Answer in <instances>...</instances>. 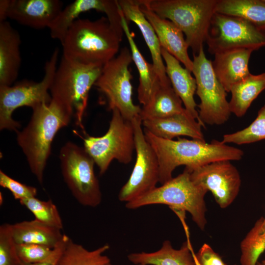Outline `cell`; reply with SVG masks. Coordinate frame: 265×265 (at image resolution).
I'll return each mask as SVG.
<instances>
[{
    "label": "cell",
    "mask_w": 265,
    "mask_h": 265,
    "mask_svg": "<svg viewBox=\"0 0 265 265\" xmlns=\"http://www.w3.org/2000/svg\"><path fill=\"white\" fill-rule=\"evenodd\" d=\"M145 138L156 153L159 163L161 185L171 179L177 167L185 165L190 172L204 165L221 160H239L241 150L212 140L210 143L197 139L178 137L176 140L158 137L143 129Z\"/></svg>",
    "instance_id": "cell-1"
},
{
    "label": "cell",
    "mask_w": 265,
    "mask_h": 265,
    "mask_svg": "<svg viewBox=\"0 0 265 265\" xmlns=\"http://www.w3.org/2000/svg\"><path fill=\"white\" fill-rule=\"evenodd\" d=\"M27 125L17 132V141L25 155L31 172L42 185L53 140L59 130L70 123L74 111L52 99L32 108Z\"/></svg>",
    "instance_id": "cell-2"
},
{
    "label": "cell",
    "mask_w": 265,
    "mask_h": 265,
    "mask_svg": "<svg viewBox=\"0 0 265 265\" xmlns=\"http://www.w3.org/2000/svg\"><path fill=\"white\" fill-rule=\"evenodd\" d=\"M122 37L106 17L94 21L78 19L61 44L62 56L83 64L104 66L119 52Z\"/></svg>",
    "instance_id": "cell-3"
},
{
    "label": "cell",
    "mask_w": 265,
    "mask_h": 265,
    "mask_svg": "<svg viewBox=\"0 0 265 265\" xmlns=\"http://www.w3.org/2000/svg\"><path fill=\"white\" fill-rule=\"evenodd\" d=\"M160 18L173 22L197 54L204 48L217 0H137Z\"/></svg>",
    "instance_id": "cell-4"
},
{
    "label": "cell",
    "mask_w": 265,
    "mask_h": 265,
    "mask_svg": "<svg viewBox=\"0 0 265 265\" xmlns=\"http://www.w3.org/2000/svg\"><path fill=\"white\" fill-rule=\"evenodd\" d=\"M208 191L191 179L190 172L186 168L181 174L156 187L143 196L126 203L129 209L162 204L177 212H188L193 221L202 230L207 223L205 196Z\"/></svg>",
    "instance_id": "cell-5"
},
{
    "label": "cell",
    "mask_w": 265,
    "mask_h": 265,
    "mask_svg": "<svg viewBox=\"0 0 265 265\" xmlns=\"http://www.w3.org/2000/svg\"><path fill=\"white\" fill-rule=\"evenodd\" d=\"M103 66L76 62L63 56L50 89L51 96L74 111L76 124L82 130V120L91 87Z\"/></svg>",
    "instance_id": "cell-6"
},
{
    "label": "cell",
    "mask_w": 265,
    "mask_h": 265,
    "mask_svg": "<svg viewBox=\"0 0 265 265\" xmlns=\"http://www.w3.org/2000/svg\"><path fill=\"white\" fill-rule=\"evenodd\" d=\"M59 50H54L45 65L44 76L39 82L24 80L13 85H0V130L18 131L21 127L12 115L17 108L26 106L31 108L42 103L49 104V93L57 69Z\"/></svg>",
    "instance_id": "cell-7"
},
{
    "label": "cell",
    "mask_w": 265,
    "mask_h": 265,
    "mask_svg": "<svg viewBox=\"0 0 265 265\" xmlns=\"http://www.w3.org/2000/svg\"><path fill=\"white\" fill-rule=\"evenodd\" d=\"M83 147L104 174L114 159L128 164L132 159L135 150L133 127L132 121L125 119L119 110H112L106 132L101 136L86 135L82 138Z\"/></svg>",
    "instance_id": "cell-8"
},
{
    "label": "cell",
    "mask_w": 265,
    "mask_h": 265,
    "mask_svg": "<svg viewBox=\"0 0 265 265\" xmlns=\"http://www.w3.org/2000/svg\"><path fill=\"white\" fill-rule=\"evenodd\" d=\"M59 157L64 181L75 199L83 206H99L102 194L95 163L84 147L68 141L61 148Z\"/></svg>",
    "instance_id": "cell-9"
},
{
    "label": "cell",
    "mask_w": 265,
    "mask_h": 265,
    "mask_svg": "<svg viewBox=\"0 0 265 265\" xmlns=\"http://www.w3.org/2000/svg\"><path fill=\"white\" fill-rule=\"evenodd\" d=\"M133 61L127 47L103 67L94 85L106 97L109 110L117 109L123 117L129 121L140 116L141 108L132 100V78L129 66Z\"/></svg>",
    "instance_id": "cell-10"
},
{
    "label": "cell",
    "mask_w": 265,
    "mask_h": 265,
    "mask_svg": "<svg viewBox=\"0 0 265 265\" xmlns=\"http://www.w3.org/2000/svg\"><path fill=\"white\" fill-rule=\"evenodd\" d=\"M193 56L191 73L196 81V93L200 100L198 106L200 122L204 127L205 124L222 125L228 120L231 113L227 92L217 78L212 61L206 57L204 48Z\"/></svg>",
    "instance_id": "cell-11"
},
{
    "label": "cell",
    "mask_w": 265,
    "mask_h": 265,
    "mask_svg": "<svg viewBox=\"0 0 265 265\" xmlns=\"http://www.w3.org/2000/svg\"><path fill=\"white\" fill-rule=\"evenodd\" d=\"M206 43L213 55L238 49L254 51L265 47V30L243 18L215 12Z\"/></svg>",
    "instance_id": "cell-12"
},
{
    "label": "cell",
    "mask_w": 265,
    "mask_h": 265,
    "mask_svg": "<svg viewBox=\"0 0 265 265\" xmlns=\"http://www.w3.org/2000/svg\"><path fill=\"white\" fill-rule=\"evenodd\" d=\"M132 123L134 130L136 158L130 178L118 194L119 200L126 203L152 190L157 187L159 179L158 159L145 138L142 120L138 116L134 118Z\"/></svg>",
    "instance_id": "cell-13"
},
{
    "label": "cell",
    "mask_w": 265,
    "mask_h": 265,
    "mask_svg": "<svg viewBox=\"0 0 265 265\" xmlns=\"http://www.w3.org/2000/svg\"><path fill=\"white\" fill-rule=\"evenodd\" d=\"M192 181L210 191L222 209L230 206L238 196L241 185L239 172L230 160L210 163L190 172Z\"/></svg>",
    "instance_id": "cell-14"
},
{
    "label": "cell",
    "mask_w": 265,
    "mask_h": 265,
    "mask_svg": "<svg viewBox=\"0 0 265 265\" xmlns=\"http://www.w3.org/2000/svg\"><path fill=\"white\" fill-rule=\"evenodd\" d=\"M62 7L58 0H10L7 17L35 29L49 28Z\"/></svg>",
    "instance_id": "cell-15"
},
{
    "label": "cell",
    "mask_w": 265,
    "mask_h": 265,
    "mask_svg": "<svg viewBox=\"0 0 265 265\" xmlns=\"http://www.w3.org/2000/svg\"><path fill=\"white\" fill-rule=\"evenodd\" d=\"M139 6L144 15L154 28L161 47L191 72L193 61L188 55L189 47L183 32L170 20L160 18L143 5L139 4Z\"/></svg>",
    "instance_id": "cell-16"
},
{
    "label": "cell",
    "mask_w": 265,
    "mask_h": 265,
    "mask_svg": "<svg viewBox=\"0 0 265 265\" xmlns=\"http://www.w3.org/2000/svg\"><path fill=\"white\" fill-rule=\"evenodd\" d=\"M119 5L127 22H133L139 28L150 51L152 64L164 85H171L165 70L161 46L155 31L141 11L137 0H119Z\"/></svg>",
    "instance_id": "cell-17"
},
{
    "label": "cell",
    "mask_w": 265,
    "mask_h": 265,
    "mask_svg": "<svg viewBox=\"0 0 265 265\" xmlns=\"http://www.w3.org/2000/svg\"><path fill=\"white\" fill-rule=\"evenodd\" d=\"M142 125L144 129L159 138L172 140L186 136L206 141L202 131V125L186 109L168 117L143 120Z\"/></svg>",
    "instance_id": "cell-18"
},
{
    "label": "cell",
    "mask_w": 265,
    "mask_h": 265,
    "mask_svg": "<svg viewBox=\"0 0 265 265\" xmlns=\"http://www.w3.org/2000/svg\"><path fill=\"white\" fill-rule=\"evenodd\" d=\"M252 50L238 49L214 54L212 61L214 72L227 92L251 73L248 64Z\"/></svg>",
    "instance_id": "cell-19"
},
{
    "label": "cell",
    "mask_w": 265,
    "mask_h": 265,
    "mask_svg": "<svg viewBox=\"0 0 265 265\" xmlns=\"http://www.w3.org/2000/svg\"><path fill=\"white\" fill-rule=\"evenodd\" d=\"M21 43L19 33L10 23L0 22V85H12L18 76Z\"/></svg>",
    "instance_id": "cell-20"
},
{
    "label": "cell",
    "mask_w": 265,
    "mask_h": 265,
    "mask_svg": "<svg viewBox=\"0 0 265 265\" xmlns=\"http://www.w3.org/2000/svg\"><path fill=\"white\" fill-rule=\"evenodd\" d=\"M161 52L166 73L173 88L181 99L185 109L200 123L194 99L197 87L195 78L191 76L190 71L182 67L180 62L167 51L161 48Z\"/></svg>",
    "instance_id": "cell-21"
},
{
    "label": "cell",
    "mask_w": 265,
    "mask_h": 265,
    "mask_svg": "<svg viewBox=\"0 0 265 265\" xmlns=\"http://www.w3.org/2000/svg\"><path fill=\"white\" fill-rule=\"evenodd\" d=\"M121 16L124 33L129 44L132 60L139 74L138 100L141 104L144 106L149 102L153 92L161 82L153 64L148 62L139 51L121 9Z\"/></svg>",
    "instance_id": "cell-22"
},
{
    "label": "cell",
    "mask_w": 265,
    "mask_h": 265,
    "mask_svg": "<svg viewBox=\"0 0 265 265\" xmlns=\"http://www.w3.org/2000/svg\"><path fill=\"white\" fill-rule=\"evenodd\" d=\"M190 245L188 240L176 249L169 240H165L159 250L132 253L128 255V259L135 265H195Z\"/></svg>",
    "instance_id": "cell-23"
},
{
    "label": "cell",
    "mask_w": 265,
    "mask_h": 265,
    "mask_svg": "<svg viewBox=\"0 0 265 265\" xmlns=\"http://www.w3.org/2000/svg\"><path fill=\"white\" fill-rule=\"evenodd\" d=\"M12 230L17 244H38L51 248L55 247L64 236L61 230L35 219L12 224Z\"/></svg>",
    "instance_id": "cell-24"
},
{
    "label": "cell",
    "mask_w": 265,
    "mask_h": 265,
    "mask_svg": "<svg viewBox=\"0 0 265 265\" xmlns=\"http://www.w3.org/2000/svg\"><path fill=\"white\" fill-rule=\"evenodd\" d=\"M182 101L171 85L161 83L153 92L147 104L141 107L140 117L142 121L160 118L184 112Z\"/></svg>",
    "instance_id": "cell-25"
},
{
    "label": "cell",
    "mask_w": 265,
    "mask_h": 265,
    "mask_svg": "<svg viewBox=\"0 0 265 265\" xmlns=\"http://www.w3.org/2000/svg\"><path fill=\"white\" fill-rule=\"evenodd\" d=\"M265 89V73L250 74L231 88V98L229 102L231 113L238 117L244 115L250 105Z\"/></svg>",
    "instance_id": "cell-26"
},
{
    "label": "cell",
    "mask_w": 265,
    "mask_h": 265,
    "mask_svg": "<svg viewBox=\"0 0 265 265\" xmlns=\"http://www.w3.org/2000/svg\"><path fill=\"white\" fill-rule=\"evenodd\" d=\"M215 12L243 18L265 30L264 0H217Z\"/></svg>",
    "instance_id": "cell-27"
},
{
    "label": "cell",
    "mask_w": 265,
    "mask_h": 265,
    "mask_svg": "<svg viewBox=\"0 0 265 265\" xmlns=\"http://www.w3.org/2000/svg\"><path fill=\"white\" fill-rule=\"evenodd\" d=\"M109 247L106 244L88 250L69 237L56 265H106L110 261L104 254Z\"/></svg>",
    "instance_id": "cell-28"
},
{
    "label": "cell",
    "mask_w": 265,
    "mask_h": 265,
    "mask_svg": "<svg viewBox=\"0 0 265 265\" xmlns=\"http://www.w3.org/2000/svg\"><path fill=\"white\" fill-rule=\"evenodd\" d=\"M99 0H76L61 11L49 28L52 38L57 39L61 44L72 25L79 15L90 10L97 11Z\"/></svg>",
    "instance_id": "cell-29"
},
{
    "label": "cell",
    "mask_w": 265,
    "mask_h": 265,
    "mask_svg": "<svg viewBox=\"0 0 265 265\" xmlns=\"http://www.w3.org/2000/svg\"><path fill=\"white\" fill-rule=\"evenodd\" d=\"M264 217L258 219L240 243L241 265H256L265 251V230Z\"/></svg>",
    "instance_id": "cell-30"
},
{
    "label": "cell",
    "mask_w": 265,
    "mask_h": 265,
    "mask_svg": "<svg viewBox=\"0 0 265 265\" xmlns=\"http://www.w3.org/2000/svg\"><path fill=\"white\" fill-rule=\"evenodd\" d=\"M265 139V104L258 111L256 119L247 127L224 134L222 142L242 145Z\"/></svg>",
    "instance_id": "cell-31"
},
{
    "label": "cell",
    "mask_w": 265,
    "mask_h": 265,
    "mask_svg": "<svg viewBox=\"0 0 265 265\" xmlns=\"http://www.w3.org/2000/svg\"><path fill=\"white\" fill-rule=\"evenodd\" d=\"M35 216V219L47 225L61 230L63 222L56 206L50 199L40 200L36 197L20 201Z\"/></svg>",
    "instance_id": "cell-32"
},
{
    "label": "cell",
    "mask_w": 265,
    "mask_h": 265,
    "mask_svg": "<svg viewBox=\"0 0 265 265\" xmlns=\"http://www.w3.org/2000/svg\"><path fill=\"white\" fill-rule=\"evenodd\" d=\"M13 238L12 224L3 223L0 226V265H22Z\"/></svg>",
    "instance_id": "cell-33"
},
{
    "label": "cell",
    "mask_w": 265,
    "mask_h": 265,
    "mask_svg": "<svg viewBox=\"0 0 265 265\" xmlns=\"http://www.w3.org/2000/svg\"><path fill=\"white\" fill-rule=\"evenodd\" d=\"M18 256L23 263L35 264L48 261L55 253V248L34 243L17 244Z\"/></svg>",
    "instance_id": "cell-34"
},
{
    "label": "cell",
    "mask_w": 265,
    "mask_h": 265,
    "mask_svg": "<svg viewBox=\"0 0 265 265\" xmlns=\"http://www.w3.org/2000/svg\"><path fill=\"white\" fill-rule=\"evenodd\" d=\"M0 186L8 189L15 199L19 201L27 198L36 197L37 189L33 186L21 183L0 170Z\"/></svg>",
    "instance_id": "cell-35"
},
{
    "label": "cell",
    "mask_w": 265,
    "mask_h": 265,
    "mask_svg": "<svg viewBox=\"0 0 265 265\" xmlns=\"http://www.w3.org/2000/svg\"><path fill=\"white\" fill-rule=\"evenodd\" d=\"M195 255L200 265H226L220 255L207 243H204Z\"/></svg>",
    "instance_id": "cell-36"
},
{
    "label": "cell",
    "mask_w": 265,
    "mask_h": 265,
    "mask_svg": "<svg viewBox=\"0 0 265 265\" xmlns=\"http://www.w3.org/2000/svg\"><path fill=\"white\" fill-rule=\"evenodd\" d=\"M68 238V236L64 234V236L62 240L55 247V253L54 255L48 261L35 264H25L23 263L22 265H56V263L63 250V248Z\"/></svg>",
    "instance_id": "cell-37"
},
{
    "label": "cell",
    "mask_w": 265,
    "mask_h": 265,
    "mask_svg": "<svg viewBox=\"0 0 265 265\" xmlns=\"http://www.w3.org/2000/svg\"><path fill=\"white\" fill-rule=\"evenodd\" d=\"M10 0H0V22L6 21Z\"/></svg>",
    "instance_id": "cell-38"
},
{
    "label": "cell",
    "mask_w": 265,
    "mask_h": 265,
    "mask_svg": "<svg viewBox=\"0 0 265 265\" xmlns=\"http://www.w3.org/2000/svg\"><path fill=\"white\" fill-rule=\"evenodd\" d=\"M190 250H191V253H192V254L193 255L194 260V262H195V265H200V264H199V262L198 261V260H197V258L196 257L195 253L193 251V248H192V247L191 246V245H190Z\"/></svg>",
    "instance_id": "cell-39"
},
{
    "label": "cell",
    "mask_w": 265,
    "mask_h": 265,
    "mask_svg": "<svg viewBox=\"0 0 265 265\" xmlns=\"http://www.w3.org/2000/svg\"><path fill=\"white\" fill-rule=\"evenodd\" d=\"M263 227L265 230V216L264 217Z\"/></svg>",
    "instance_id": "cell-40"
},
{
    "label": "cell",
    "mask_w": 265,
    "mask_h": 265,
    "mask_svg": "<svg viewBox=\"0 0 265 265\" xmlns=\"http://www.w3.org/2000/svg\"><path fill=\"white\" fill-rule=\"evenodd\" d=\"M261 263L262 265H265V260H263Z\"/></svg>",
    "instance_id": "cell-41"
},
{
    "label": "cell",
    "mask_w": 265,
    "mask_h": 265,
    "mask_svg": "<svg viewBox=\"0 0 265 265\" xmlns=\"http://www.w3.org/2000/svg\"><path fill=\"white\" fill-rule=\"evenodd\" d=\"M256 265H262L261 262H258Z\"/></svg>",
    "instance_id": "cell-42"
},
{
    "label": "cell",
    "mask_w": 265,
    "mask_h": 265,
    "mask_svg": "<svg viewBox=\"0 0 265 265\" xmlns=\"http://www.w3.org/2000/svg\"><path fill=\"white\" fill-rule=\"evenodd\" d=\"M106 265H113L111 264V263H109L108 264H107Z\"/></svg>",
    "instance_id": "cell-43"
},
{
    "label": "cell",
    "mask_w": 265,
    "mask_h": 265,
    "mask_svg": "<svg viewBox=\"0 0 265 265\" xmlns=\"http://www.w3.org/2000/svg\"><path fill=\"white\" fill-rule=\"evenodd\" d=\"M264 1H265V0H264Z\"/></svg>",
    "instance_id": "cell-44"
}]
</instances>
